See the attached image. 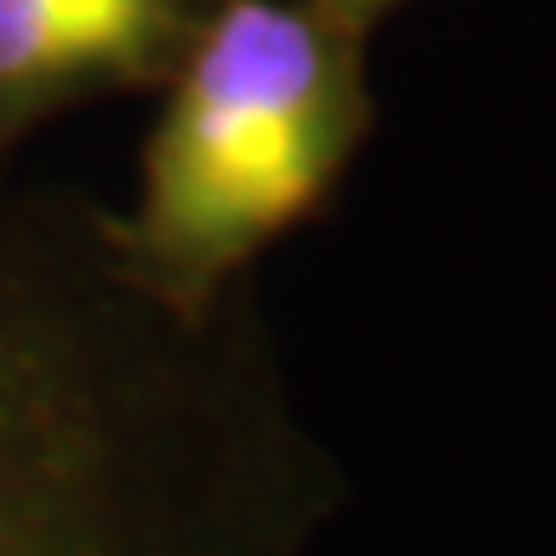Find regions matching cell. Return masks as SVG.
Segmentation results:
<instances>
[{
  "mask_svg": "<svg viewBox=\"0 0 556 556\" xmlns=\"http://www.w3.org/2000/svg\"><path fill=\"white\" fill-rule=\"evenodd\" d=\"M197 0H0V160L67 103L180 62Z\"/></svg>",
  "mask_w": 556,
  "mask_h": 556,
  "instance_id": "3957f363",
  "label": "cell"
},
{
  "mask_svg": "<svg viewBox=\"0 0 556 556\" xmlns=\"http://www.w3.org/2000/svg\"><path fill=\"white\" fill-rule=\"evenodd\" d=\"M325 11H336V16H366V11H377V5H387V0H319Z\"/></svg>",
  "mask_w": 556,
  "mask_h": 556,
  "instance_id": "277c9868",
  "label": "cell"
},
{
  "mask_svg": "<svg viewBox=\"0 0 556 556\" xmlns=\"http://www.w3.org/2000/svg\"><path fill=\"white\" fill-rule=\"evenodd\" d=\"M206 336L119 222L0 160V556H278L274 475Z\"/></svg>",
  "mask_w": 556,
  "mask_h": 556,
  "instance_id": "6da1fadb",
  "label": "cell"
},
{
  "mask_svg": "<svg viewBox=\"0 0 556 556\" xmlns=\"http://www.w3.org/2000/svg\"><path fill=\"white\" fill-rule=\"evenodd\" d=\"M351 21L325 5L222 0L176 62L124 253L144 283L212 309L222 283L315 206L366 119Z\"/></svg>",
  "mask_w": 556,
  "mask_h": 556,
  "instance_id": "7a4b0ae2",
  "label": "cell"
}]
</instances>
